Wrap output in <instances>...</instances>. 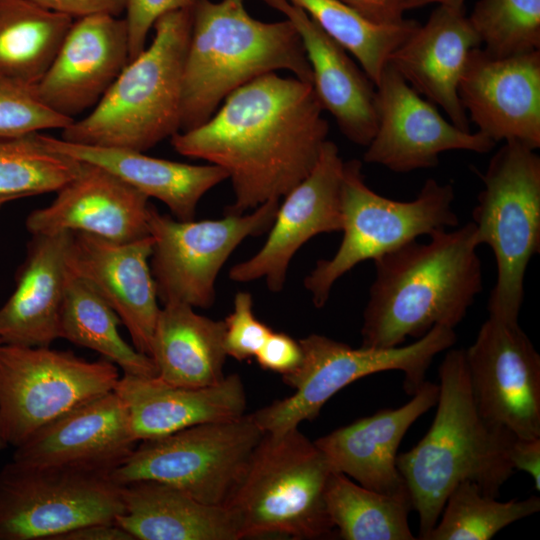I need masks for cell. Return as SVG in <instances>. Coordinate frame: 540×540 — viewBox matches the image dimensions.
<instances>
[{
    "mask_svg": "<svg viewBox=\"0 0 540 540\" xmlns=\"http://www.w3.org/2000/svg\"><path fill=\"white\" fill-rule=\"evenodd\" d=\"M74 120L56 113L39 98L35 84L0 74V138L64 129Z\"/></svg>",
    "mask_w": 540,
    "mask_h": 540,
    "instance_id": "obj_37",
    "label": "cell"
},
{
    "mask_svg": "<svg viewBox=\"0 0 540 540\" xmlns=\"http://www.w3.org/2000/svg\"><path fill=\"white\" fill-rule=\"evenodd\" d=\"M438 384L425 381L406 404L381 409L315 440L333 472L368 489L410 500L396 459L412 424L437 403Z\"/></svg>",
    "mask_w": 540,
    "mask_h": 540,
    "instance_id": "obj_22",
    "label": "cell"
},
{
    "mask_svg": "<svg viewBox=\"0 0 540 540\" xmlns=\"http://www.w3.org/2000/svg\"><path fill=\"white\" fill-rule=\"evenodd\" d=\"M279 204L280 200H270L249 214H225L220 219L200 221L178 220L150 204V267L162 304L212 306L219 271L246 238L270 228Z\"/></svg>",
    "mask_w": 540,
    "mask_h": 540,
    "instance_id": "obj_13",
    "label": "cell"
},
{
    "mask_svg": "<svg viewBox=\"0 0 540 540\" xmlns=\"http://www.w3.org/2000/svg\"><path fill=\"white\" fill-rule=\"evenodd\" d=\"M50 149L104 168L148 198L164 203L178 220H193L201 198L228 179L213 164L192 165L151 157L144 152L68 142L40 133Z\"/></svg>",
    "mask_w": 540,
    "mask_h": 540,
    "instance_id": "obj_27",
    "label": "cell"
},
{
    "mask_svg": "<svg viewBox=\"0 0 540 540\" xmlns=\"http://www.w3.org/2000/svg\"><path fill=\"white\" fill-rule=\"evenodd\" d=\"M126 409L111 391L38 430L15 447L13 461L110 475L137 445Z\"/></svg>",
    "mask_w": 540,
    "mask_h": 540,
    "instance_id": "obj_21",
    "label": "cell"
},
{
    "mask_svg": "<svg viewBox=\"0 0 540 540\" xmlns=\"http://www.w3.org/2000/svg\"><path fill=\"white\" fill-rule=\"evenodd\" d=\"M328 515L345 540H414L409 500L383 494L331 472L325 489Z\"/></svg>",
    "mask_w": 540,
    "mask_h": 540,
    "instance_id": "obj_32",
    "label": "cell"
},
{
    "mask_svg": "<svg viewBox=\"0 0 540 540\" xmlns=\"http://www.w3.org/2000/svg\"><path fill=\"white\" fill-rule=\"evenodd\" d=\"M255 358L261 368L285 376L300 366L303 351L299 341L286 333L272 330Z\"/></svg>",
    "mask_w": 540,
    "mask_h": 540,
    "instance_id": "obj_40",
    "label": "cell"
},
{
    "mask_svg": "<svg viewBox=\"0 0 540 540\" xmlns=\"http://www.w3.org/2000/svg\"><path fill=\"white\" fill-rule=\"evenodd\" d=\"M467 115L495 143L540 147V52L495 57L480 47L467 60L458 87Z\"/></svg>",
    "mask_w": 540,
    "mask_h": 540,
    "instance_id": "obj_17",
    "label": "cell"
},
{
    "mask_svg": "<svg viewBox=\"0 0 540 540\" xmlns=\"http://www.w3.org/2000/svg\"><path fill=\"white\" fill-rule=\"evenodd\" d=\"M465 359L481 416L516 437H540V356L519 323L488 317Z\"/></svg>",
    "mask_w": 540,
    "mask_h": 540,
    "instance_id": "obj_14",
    "label": "cell"
},
{
    "mask_svg": "<svg viewBox=\"0 0 540 540\" xmlns=\"http://www.w3.org/2000/svg\"><path fill=\"white\" fill-rule=\"evenodd\" d=\"M455 330L435 326L408 345L391 348H353L320 334L299 340L303 359L292 373L283 376L294 393L252 413L265 432L279 433L316 418L337 392L363 377L390 370L404 374V389L413 395L426 381L433 359L452 348Z\"/></svg>",
    "mask_w": 540,
    "mask_h": 540,
    "instance_id": "obj_9",
    "label": "cell"
},
{
    "mask_svg": "<svg viewBox=\"0 0 540 540\" xmlns=\"http://www.w3.org/2000/svg\"><path fill=\"white\" fill-rule=\"evenodd\" d=\"M540 510V498L498 501L471 481L460 482L448 495L427 540H489L513 522Z\"/></svg>",
    "mask_w": 540,
    "mask_h": 540,
    "instance_id": "obj_34",
    "label": "cell"
},
{
    "mask_svg": "<svg viewBox=\"0 0 540 540\" xmlns=\"http://www.w3.org/2000/svg\"><path fill=\"white\" fill-rule=\"evenodd\" d=\"M121 486L115 523L134 540H239V524L225 505L203 503L174 486L139 480Z\"/></svg>",
    "mask_w": 540,
    "mask_h": 540,
    "instance_id": "obj_28",
    "label": "cell"
},
{
    "mask_svg": "<svg viewBox=\"0 0 540 540\" xmlns=\"http://www.w3.org/2000/svg\"><path fill=\"white\" fill-rule=\"evenodd\" d=\"M120 322L114 310L93 288L68 271L60 313V338L99 353L121 368L124 374L157 376L152 358L121 337Z\"/></svg>",
    "mask_w": 540,
    "mask_h": 540,
    "instance_id": "obj_31",
    "label": "cell"
},
{
    "mask_svg": "<svg viewBox=\"0 0 540 540\" xmlns=\"http://www.w3.org/2000/svg\"><path fill=\"white\" fill-rule=\"evenodd\" d=\"M343 170L337 146L327 140L313 170L279 204L263 246L232 266L229 278L241 283L265 279L270 291H281L297 251L318 234L341 231Z\"/></svg>",
    "mask_w": 540,
    "mask_h": 540,
    "instance_id": "obj_16",
    "label": "cell"
},
{
    "mask_svg": "<svg viewBox=\"0 0 540 540\" xmlns=\"http://www.w3.org/2000/svg\"><path fill=\"white\" fill-rule=\"evenodd\" d=\"M252 414L140 441L111 474L118 485L153 480L210 505H225L264 435Z\"/></svg>",
    "mask_w": 540,
    "mask_h": 540,
    "instance_id": "obj_10",
    "label": "cell"
},
{
    "mask_svg": "<svg viewBox=\"0 0 540 540\" xmlns=\"http://www.w3.org/2000/svg\"><path fill=\"white\" fill-rule=\"evenodd\" d=\"M113 391L126 409L129 428L137 442L242 416L247 404L238 374L203 387H180L158 376L124 374Z\"/></svg>",
    "mask_w": 540,
    "mask_h": 540,
    "instance_id": "obj_24",
    "label": "cell"
},
{
    "mask_svg": "<svg viewBox=\"0 0 540 540\" xmlns=\"http://www.w3.org/2000/svg\"><path fill=\"white\" fill-rule=\"evenodd\" d=\"M262 1L283 13L297 30L323 109L350 141L367 146L377 127L374 83L304 10L289 0Z\"/></svg>",
    "mask_w": 540,
    "mask_h": 540,
    "instance_id": "obj_25",
    "label": "cell"
},
{
    "mask_svg": "<svg viewBox=\"0 0 540 540\" xmlns=\"http://www.w3.org/2000/svg\"><path fill=\"white\" fill-rule=\"evenodd\" d=\"M480 45L464 9L438 5L392 53L388 64L418 94L439 105L451 123L470 131L458 87L471 51Z\"/></svg>",
    "mask_w": 540,
    "mask_h": 540,
    "instance_id": "obj_23",
    "label": "cell"
},
{
    "mask_svg": "<svg viewBox=\"0 0 540 540\" xmlns=\"http://www.w3.org/2000/svg\"><path fill=\"white\" fill-rule=\"evenodd\" d=\"M37 4L78 19L95 15L120 17L125 13L127 0H33Z\"/></svg>",
    "mask_w": 540,
    "mask_h": 540,
    "instance_id": "obj_41",
    "label": "cell"
},
{
    "mask_svg": "<svg viewBox=\"0 0 540 540\" xmlns=\"http://www.w3.org/2000/svg\"><path fill=\"white\" fill-rule=\"evenodd\" d=\"M73 20L33 0H0V74L36 84Z\"/></svg>",
    "mask_w": 540,
    "mask_h": 540,
    "instance_id": "obj_30",
    "label": "cell"
},
{
    "mask_svg": "<svg viewBox=\"0 0 540 540\" xmlns=\"http://www.w3.org/2000/svg\"><path fill=\"white\" fill-rule=\"evenodd\" d=\"M16 199H19V198L14 197V196H0V208L6 203L16 200Z\"/></svg>",
    "mask_w": 540,
    "mask_h": 540,
    "instance_id": "obj_46",
    "label": "cell"
},
{
    "mask_svg": "<svg viewBox=\"0 0 540 540\" xmlns=\"http://www.w3.org/2000/svg\"><path fill=\"white\" fill-rule=\"evenodd\" d=\"M277 70L312 84L304 47L291 21L254 19L244 0H194L180 131L199 126L233 91Z\"/></svg>",
    "mask_w": 540,
    "mask_h": 540,
    "instance_id": "obj_4",
    "label": "cell"
},
{
    "mask_svg": "<svg viewBox=\"0 0 540 540\" xmlns=\"http://www.w3.org/2000/svg\"><path fill=\"white\" fill-rule=\"evenodd\" d=\"M1 344V343H0ZM7 446L6 442L4 441L3 437H2V434H1V430H0V452L5 449V447Z\"/></svg>",
    "mask_w": 540,
    "mask_h": 540,
    "instance_id": "obj_47",
    "label": "cell"
},
{
    "mask_svg": "<svg viewBox=\"0 0 540 540\" xmlns=\"http://www.w3.org/2000/svg\"><path fill=\"white\" fill-rule=\"evenodd\" d=\"M121 486L108 474L16 461L0 470V540H54L92 523H115Z\"/></svg>",
    "mask_w": 540,
    "mask_h": 540,
    "instance_id": "obj_12",
    "label": "cell"
},
{
    "mask_svg": "<svg viewBox=\"0 0 540 540\" xmlns=\"http://www.w3.org/2000/svg\"><path fill=\"white\" fill-rule=\"evenodd\" d=\"M70 232L32 235L16 287L0 308V343L48 347L60 338Z\"/></svg>",
    "mask_w": 540,
    "mask_h": 540,
    "instance_id": "obj_26",
    "label": "cell"
},
{
    "mask_svg": "<svg viewBox=\"0 0 540 540\" xmlns=\"http://www.w3.org/2000/svg\"><path fill=\"white\" fill-rule=\"evenodd\" d=\"M433 3L455 9H464L465 0H410L407 4V10L423 7Z\"/></svg>",
    "mask_w": 540,
    "mask_h": 540,
    "instance_id": "obj_45",
    "label": "cell"
},
{
    "mask_svg": "<svg viewBox=\"0 0 540 540\" xmlns=\"http://www.w3.org/2000/svg\"><path fill=\"white\" fill-rule=\"evenodd\" d=\"M117 366L71 351L0 344V430L17 447L41 428L114 390Z\"/></svg>",
    "mask_w": 540,
    "mask_h": 540,
    "instance_id": "obj_11",
    "label": "cell"
},
{
    "mask_svg": "<svg viewBox=\"0 0 540 540\" xmlns=\"http://www.w3.org/2000/svg\"><path fill=\"white\" fill-rule=\"evenodd\" d=\"M468 19L492 56L539 50L540 0H479Z\"/></svg>",
    "mask_w": 540,
    "mask_h": 540,
    "instance_id": "obj_36",
    "label": "cell"
},
{
    "mask_svg": "<svg viewBox=\"0 0 540 540\" xmlns=\"http://www.w3.org/2000/svg\"><path fill=\"white\" fill-rule=\"evenodd\" d=\"M194 0H127L126 23L129 41V61L146 47L148 33L156 20L173 10L191 7Z\"/></svg>",
    "mask_w": 540,
    "mask_h": 540,
    "instance_id": "obj_39",
    "label": "cell"
},
{
    "mask_svg": "<svg viewBox=\"0 0 540 540\" xmlns=\"http://www.w3.org/2000/svg\"><path fill=\"white\" fill-rule=\"evenodd\" d=\"M304 10L336 43L350 52L376 84L392 53L419 24L405 19L386 25L372 22L339 0H289Z\"/></svg>",
    "mask_w": 540,
    "mask_h": 540,
    "instance_id": "obj_33",
    "label": "cell"
},
{
    "mask_svg": "<svg viewBox=\"0 0 540 540\" xmlns=\"http://www.w3.org/2000/svg\"><path fill=\"white\" fill-rule=\"evenodd\" d=\"M148 197L104 168L81 162L78 174L26 219L31 235L83 232L113 242L149 236Z\"/></svg>",
    "mask_w": 540,
    "mask_h": 540,
    "instance_id": "obj_20",
    "label": "cell"
},
{
    "mask_svg": "<svg viewBox=\"0 0 540 540\" xmlns=\"http://www.w3.org/2000/svg\"><path fill=\"white\" fill-rule=\"evenodd\" d=\"M366 19L378 24H398L410 0H339Z\"/></svg>",
    "mask_w": 540,
    "mask_h": 540,
    "instance_id": "obj_42",
    "label": "cell"
},
{
    "mask_svg": "<svg viewBox=\"0 0 540 540\" xmlns=\"http://www.w3.org/2000/svg\"><path fill=\"white\" fill-rule=\"evenodd\" d=\"M314 441L298 427L265 432L226 502L241 537L280 534L321 539L335 529L325 503L331 473Z\"/></svg>",
    "mask_w": 540,
    "mask_h": 540,
    "instance_id": "obj_6",
    "label": "cell"
},
{
    "mask_svg": "<svg viewBox=\"0 0 540 540\" xmlns=\"http://www.w3.org/2000/svg\"><path fill=\"white\" fill-rule=\"evenodd\" d=\"M510 461L515 471H524L531 476L535 489L539 491L540 437H516L510 450Z\"/></svg>",
    "mask_w": 540,
    "mask_h": 540,
    "instance_id": "obj_43",
    "label": "cell"
},
{
    "mask_svg": "<svg viewBox=\"0 0 540 540\" xmlns=\"http://www.w3.org/2000/svg\"><path fill=\"white\" fill-rule=\"evenodd\" d=\"M128 62L125 18H78L35 84L37 95L56 113L75 120L100 101Z\"/></svg>",
    "mask_w": 540,
    "mask_h": 540,
    "instance_id": "obj_19",
    "label": "cell"
},
{
    "mask_svg": "<svg viewBox=\"0 0 540 540\" xmlns=\"http://www.w3.org/2000/svg\"><path fill=\"white\" fill-rule=\"evenodd\" d=\"M152 249L150 235L120 243L70 232L65 256L67 270L107 302L127 328L133 346L149 357L160 311L150 267Z\"/></svg>",
    "mask_w": 540,
    "mask_h": 540,
    "instance_id": "obj_18",
    "label": "cell"
},
{
    "mask_svg": "<svg viewBox=\"0 0 540 540\" xmlns=\"http://www.w3.org/2000/svg\"><path fill=\"white\" fill-rule=\"evenodd\" d=\"M451 184L428 179L417 197L397 201L365 183L358 160L344 162L341 185L342 241L329 259H321L304 279L317 308L323 307L336 281L366 260L377 258L439 230L455 228Z\"/></svg>",
    "mask_w": 540,
    "mask_h": 540,
    "instance_id": "obj_7",
    "label": "cell"
},
{
    "mask_svg": "<svg viewBox=\"0 0 540 540\" xmlns=\"http://www.w3.org/2000/svg\"><path fill=\"white\" fill-rule=\"evenodd\" d=\"M233 302V311L223 320L224 349L227 356L243 361L255 357L272 329L255 316L249 292H237Z\"/></svg>",
    "mask_w": 540,
    "mask_h": 540,
    "instance_id": "obj_38",
    "label": "cell"
},
{
    "mask_svg": "<svg viewBox=\"0 0 540 540\" xmlns=\"http://www.w3.org/2000/svg\"><path fill=\"white\" fill-rule=\"evenodd\" d=\"M80 167V161L48 148L39 133L0 138V196L56 192Z\"/></svg>",
    "mask_w": 540,
    "mask_h": 540,
    "instance_id": "obj_35",
    "label": "cell"
},
{
    "mask_svg": "<svg viewBox=\"0 0 540 540\" xmlns=\"http://www.w3.org/2000/svg\"><path fill=\"white\" fill-rule=\"evenodd\" d=\"M311 83L275 72L229 94L205 122L174 134L181 155L221 167L234 200L226 214H244L280 200L315 167L329 126Z\"/></svg>",
    "mask_w": 540,
    "mask_h": 540,
    "instance_id": "obj_1",
    "label": "cell"
},
{
    "mask_svg": "<svg viewBox=\"0 0 540 540\" xmlns=\"http://www.w3.org/2000/svg\"><path fill=\"white\" fill-rule=\"evenodd\" d=\"M374 260L362 346L391 348L435 326L454 329L482 291L474 223L439 230Z\"/></svg>",
    "mask_w": 540,
    "mask_h": 540,
    "instance_id": "obj_2",
    "label": "cell"
},
{
    "mask_svg": "<svg viewBox=\"0 0 540 540\" xmlns=\"http://www.w3.org/2000/svg\"><path fill=\"white\" fill-rule=\"evenodd\" d=\"M434 420L424 437L396 464L419 515V537L427 540L450 492L471 481L489 496L499 495L512 476L510 450L516 436L484 419L471 392L464 349L449 348L438 368Z\"/></svg>",
    "mask_w": 540,
    "mask_h": 540,
    "instance_id": "obj_3",
    "label": "cell"
},
{
    "mask_svg": "<svg viewBox=\"0 0 540 540\" xmlns=\"http://www.w3.org/2000/svg\"><path fill=\"white\" fill-rule=\"evenodd\" d=\"M192 6L153 25L151 44L129 61L91 112L62 129L72 143L145 152L180 131Z\"/></svg>",
    "mask_w": 540,
    "mask_h": 540,
    "instance_id": "obj_5",
    "label": "cell"
},
{
    "mask_svg": "<svg viewBox=\"0 0 540 540\" xmlns=\"http://www.w3.org/2000/svg\"><path fill=\"white\" fill-rule=\"evenodd\" d=\"M375 88L377 127L364 153L367 163L407 173L436 166L446 151L487 153L495 146L481 132L464 131L447 121L389 64Z\"/></svg>",
    "mask_w": 540,
    "mask_h": 540,
    "instance_id": "obj_15",
    "label": "cell"
},
{
    "mask_svg": "<svg viewBox=\"0 0 540 540\" xmlns=\"http://www.w3.org/2000/svg\"><path fill=\"white\" fill-rule=\"evenodd\" d=\"M54 540H134L116 523H92L67 531Z\"/></svg>",
    "mask_w": 540,
    "mask_h": 540,
    "instance_id": "obj_44",
    "label": "cell"
},
{
    "mask_svg": "<svg viewBox=\"0 0 540 540\" xmlns=\"http://www.w3.org/2000/svg\"><path fill=\"white\" fill-rule=\"evenodd\" d=\"M224 330V321L200 315L188 304H163L150 353L157 376L180 387H203L222 381L227 357Z\"/></svg>",
    "mask_w": 540,
    "mask_h": 540,
    "instance_id": "obj_29",
    "label": "cell"
},
{
    "mask_svg": "<svg viewBox=\"0 0 540 540\" xmlns=\"http://www.w3.org/2000/svg\"><path fill=\"white\" fill-rule=\"evenodd\" d=\"M481 177L472 222L478 244L491 247L497 266L488 317L518 322L525 273L540 251V157L521 143L505 142Z\"/></svg>",
    "mask_w": 540,
    "mask_h": 540,
    "instance_id": "obj_8",
    "label": "cell"
}]
</instances>
